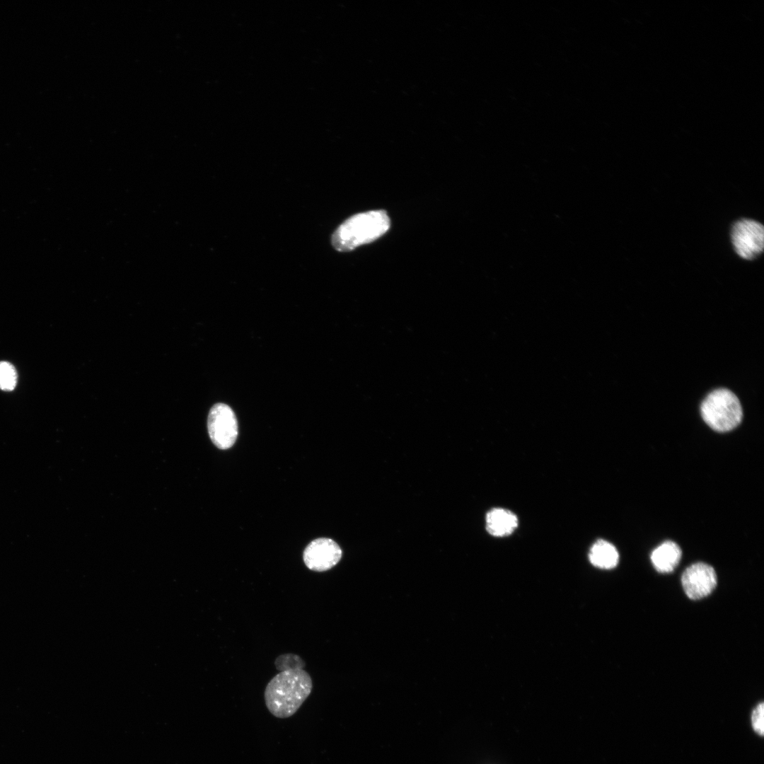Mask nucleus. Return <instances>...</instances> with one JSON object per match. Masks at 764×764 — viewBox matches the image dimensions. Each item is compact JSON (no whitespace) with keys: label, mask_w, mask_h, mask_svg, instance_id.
Listing matches in <instances>:
<instances>
[{"label":"nucleus","mask_w":764,"mask_h":764,"mask_svg":"<svg viewBox=\"0 0 764 764\" xmlns=\"http://www.w3.org/2000/svg\"><path fill=\"white\" fill-rule=\"evenodd\" d=\"M312 680L303 669L280 671L268 683L265 690L269 712L279 719L294 714L312 690Z\"/></svg>","instance_id":"1"},{"label":"nucleus","mask_w":764,"mask_h":764,"mask_svg":"<svg viewBox=\"0 0 764 764\" xmlns=\"http://www.w3.org/2000/svg\"><path fill=\"white\" fill-rule=\"evenodd\" d=\"M390 227L383 210L355 214L345 221L332 236V244L338 251L347 252L371 243L383 236Z\"/></svg>","instance_id":"2"},{"label":"nucleus","mask_w":764,"mask_h":764,"mask_svg":"<svg viewBox=\"0 0 764 764\" xmlns=\"http://www.w3.org/2000/svg\"><path fill=\"white\" fill-rule=\"evenodd\" d=\"M700 412L705 422L719 432L735 429L743 417L739 398L726 388H719L710 393L702 403Z\"/></svg>","instance_id":"3"},{"label":"nucleus","mask_w":764,"mask_h":764,"mask_svg":"<svg viewBox=\"0 0 764 764\" xmlns=\"http://www.w3.org/2000/svg\"><path fill=\"white\" fill-rule=\"evenodd\" d=\"M207 428L209 437L219 448H231L238 436V422L233 410L226 404L216 403L209 410Z\"/></svg>","instance_id":"4"},{"label":"nucleus","mask_w":764,"mask_h":764,"mask_svg":"<svg viewBox=\"0 0 764 764\" xmlns=\"http://www.w3.org/2000/svg\"><path fill=\"white\" fill-rule=\"evenodd\" d=\"M731 237L735 251L743 259L752 260L763 250L764 228L755 220L743 219L735 222Z\"/></svg>","instance_id":"5"},{"label":"nucleus","mask_w":764,"mask_h":764,"mask_svg":"<svg viewBox=\"0 0 764 764\" xmlns=\"http://www.w3.org/2000/svg\"><path fill=\"white\" fill-rule=\"evenodd\" d=\"M681 584L686 596L693 600L703 598L715 589L717 578L714 568L705 562H696L688 567L681 576Z\"/></svg>","instance_id":"6"},{"label":"nucleus","mask_w":764,"mask_h":764,"mask_svg":"<svg viewBox=\"0 0 764 764\" xmlns=\"http://www.w3.org/2000/svg\"><path fill=\"white\" fill-rule=\"evenodd\" d=\"M342 557V550L333 540L320 538L305 548L303 559L306 566L315 572H325L335 566Z\"/></svg>","instance_id":"7"},{"label":"nucleus","mask_w":764,"mask_h":764,"mask_svg":"<svg viewBox=\"0 0 764 764\" xmlns=\"http://www.w3.org/2000/svg\"><path fill=\"white\" fill-rule=\"evenodd\" d=\"M518 526V519L515 514L502 508H494L486 515V529L495 537L510 535Z\"/></svg>","instance_id":"8"},{"label":"nucleus","mask_w":764,"mask_h":764,"mask_svg":"<svg viewBox=\"0 0 764 764\" xmlns=\"http://www.w3.org/2000/svg\"><path fill=\"white\" fill-rule=\"evenodd\" d=\"M681 555L679 545L673 541L666 540L652 552L651 561L659 572L668 573L677 567Z\"/></svg>","instance_id":"9"},{"label":"nucleus","mask_w":764,"mask_h":764,"mask_svg":"<svg viewBox=\"0 0 764 764\" xmlns=\"http://www.w3.org/2000/svg\"><path fill=\"white\" fill-rule=\"evenodd\" d=\"M589 557L594 566L603 569H610L618 565L619 554L612 543L600 539L591 547Z\"/></svg>","instance_id":"10"},{"label":"nucleus","mask_w":764,"mask_h":764,"mask_svg":"<svg viewBox=\"0 0 764 764\" xmlns=\"http://www.w3.org/2000/svg\"><path fill=\"white\" fill-rule=\"evenodd\" d=\"M17 383V372L15 367L8 361H0V388L13 390Z\"/></svg>","instance_id":"11"},{"label":"nucleus","mask_w":764,"mask_h":764,"mask_svg":"<svg viewBox=\"0 0 764 764\" xmlns=\"http://www.w3.org/2000/svg\"><path fill=\"white\" fill-rule=\"evenodd\" d=\"M753 732L759 737L764 736V702H758L751 710L749 718Z\"/></svg>","instance_id":"12"},{"label":"nucleus","mask_w":764,"mask_h":764,"mask_svg":"<svg viewBox=\"0 0 764 764\" xmlns=\"http://www.w3.org/2000/svg\"><path fill=\"white\" fill-rule=\"evenodd\" d=\"M274 664L279 671L303 669L306 666L304 661L299 656L294 654H284L279 656L276 659Z\"/></svg>","instance_id":"13"}]
</instances>
